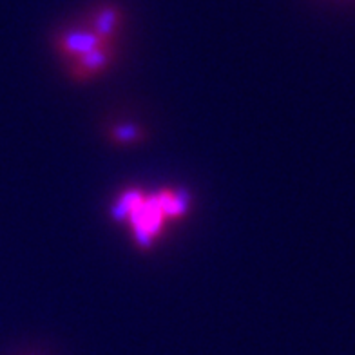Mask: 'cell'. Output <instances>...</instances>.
<instances>
[{
	"label": "cell",
	"mask_w": 355,
	"mask_h": 355,
	"mask_svg": "<svg viewBox=\"0 0 355 355\" xmlns=\"http://www.w3.org/2000/svg\"><path fill=\"white\" fill-rule=\"evenodd\" d=\"M191 207L192 198L185 191L164 189L145 192L140 189H127L118 194L111 205V212L118 223L129 227L138 247L149 248L164 234L165 227L182 220Z\"/></svg>",
	"instance_id": "6da1fadb"
},
{
	"label": "cell",
	"mask_w": 355,
	"mask_h": 355,
	"mask_svg": "<svg viewBox=\"0 0 355 355\" xmlns=\"http://www.w3.org/2000/svg\"><path fill=\"white\" fill-rule=\"evenodd\" d=\"M98 35H94L91 29H71V31H66L58 37V51L66 56L69 62H75L82 56H85L87 53L94 51L102 46H107Z\"/></svg>",
	"instance_id": "7a4b0ae2"
},
{
	"label": "cell",
	"mask_w": 355,
	"mask_h": 355,
	"mask_svg": "<svg viewBox=\"0 0 355 355\" xmlns=\"http://www.w3.org/2000/svg\"><path fill=\"white\" fill-rule=\"evenodd\" d=\"M122 22V11L116 6H103L91 19V31L98 35L105 42H112V38L118 35V28Z\"/></svg>",
	"instance_id": "3957f363"
}]
</instances>
